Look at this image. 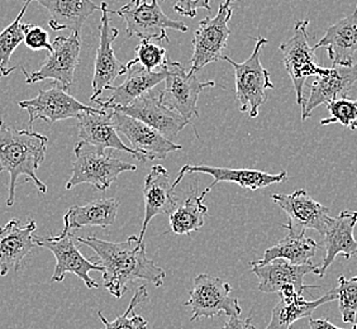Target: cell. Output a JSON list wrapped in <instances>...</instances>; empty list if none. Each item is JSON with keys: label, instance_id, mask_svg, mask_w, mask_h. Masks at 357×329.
Masks as SVG:
<instances>
[{"label": "cell", "instance_id": "cell-1", "mask_svg": "<svg viewBox=\"0 0 357 329\" xmlns=\"http://www.w3.org/2000/svg\"><path fill=\"white\" fill-rule=\"evenodd\" d=\"M76 240L96 252L105 268L104 288L114 298L121 299L136 280H146L158 288L164 285L165 271L146 256V246L136 236L124 242H108L94 236L76 237Z\"/></svg>", "mask_w": 357, "mask_h": 329}, {"label": "cell", "instance_id": "cell-2", "mask_svg": "<svg viewBox=\"0 0 357 329\" xmlns=\"http://www.w3.org/2000/svg\"><path fill=\"white\" fill-rule=\"evenodd\" d=\"M48 138L32 130H14L0 119V172L9 174L7 206L15 203V186L21 176L33 181L40 194L47 192V186L36 172L46 158Z\"/></svg>", "mask_w": 357, "mask_h": 329}, {"label": "cell", "instance_id": "cell-3", "mask_svg": "<svg viewBox=\"0 0 357 329\" xmlns=\"http://www.w3.org/2000/svg\"><path fill=\"white\" fill-rule=\"evenodd\" d=\"M74 153L75 160L73 162L71 178L66 183V190L80 184H89L99 192H105L121 174L137 170L136 164L100 152L93 144L84 141L76 144Z\"/></svg>", "mask_w": 357, "mask_h": 329}, {"label": "cell", "instance_id": "cell-4", "mask_svg": "<svg viewBox=\"0 0 357 329\" xmlns=\"http://www.w3.org/2000/svg\"><path fill=\"white\" fill-rule=\"evenodd\" d=\"M254 40L256 41L254 52L246 61L236 62L228 56H220V60L228 62L234 68L236 96L240 102V112H248L251 118L257 117L260 108L266 103V90L275 89L268 70L260 61L262 47L268 41L265 37H256Z\"/></svg>", "mask_w": 357, "mask_h": 329}, {"label": "cell", "instance_id": "cell-5", "mask_svg": "<svg viewBox=\"0 0 357 329\" xmlns=\"http://www.w3.org/2000/svg\"><path fill=\"white\" fill-rule=\"evenodd\" d=\"M166 71L165 88L158 94L160 102L192 123L199 117L198 98L206 88H214L215 82H199L197 74L186 72L180 62L167 60L161 66Z\"/></svg>", "mask_w": 357, "mask_h": 329}, {"label": "cell", "instance_id": "cell-6", "mask_svg": "<svg viewBox=\"0 0 357 329\" xmlns=\"http://www.w3.org/2000/svg\"><path fill=\"white\" fill-rule=\"evenodd\" d=\"M112 14H117L126 22L127 37L139 40L169 42V29L183 33L189 31L183 22L170 20L164 13L158 0H131L119 10H112Z\"/></svg>", "mask_w": 357, "mask_h": 329}, {"label": "cell", "instance_id": "cell-7", "mask_svg": "<svg viewBox=\"0 0 357 329\" xmlns=\"http://www.w3.org/2000/svg\"><path fill=\"white\" fill-rule=\"evenodd\" d=\"M234 1L225 0L214 17H206L199 22L192 38V68L189 72L197 74L206 65L220 60L231 35L228 23L234 14Z\"/></svg>", "mask_w": 357, "mask_h": 329}, {"label": "cell", "instance_id": "cell-8", "mask_svg": "<svg viewBox=\"0 0 357 329\" xmlns=\"http://www.w3.org/2000/svg\"><path fill=\"white\" fill-rule=\"evenodd\" d=\"M232 286L228 282L212 275L199 274L192 282L189 300L185 305L192 309L190 322L200 318L225 316H240L242 309L237 298L231 296Z\"/></svg>", "mask_w": 357, "mask_h": 329}, {"label": "cell", "instance_id": "cell-9", "mask_svg": "<svg viewBox=\"0 0 357 329\" xmlns=\"http://www.w3.org/2000/svg\"><path fill=\"white\" fill-rule=\"evenodd\" d=\"M310 20L298 21L294 27V35L288 41L280 45L284 56V66L287 69L293 86L296 90V103L302 107L304 103V85L310 77L322 75L326 68H321L317 62L316 49L310 47V36L307 28Z\"/></svg>", "mask_w": 357, "mask_h": 329}, {"label": "cell", "instance_id": "cell-10", "mask_svg": "<svg viewBox=\"0 0 357 329\" xmlns=\"http://www.w3.org/2000/svg\"><path fill=\"white\" fill-rule=\"evenodd\" d=\"M33 238L37 246L47 248L56 257V268L51 282H63L66 275L74 274L83 280L86 288H99V284H96V280L90 277V273L99 271L103 274L105 268L103 265H96L93 261L84 257L76 245L75 234L62 231L59 236H35Z\"/></svg>", "mask_w": 357, "mask_h": 329}, {"label": "cell", "instance_id": "cell-11", "mask_svg": "<svg viewBox=\"0 0 357 329\" xmlns=\"http://www.w3.org/2000/svg\"><path fill=\"white\" fill-rule=\"evenodd\" d=\"M80 33L71 32L69 37H56L52 43V51L48 52L40 70L28 72L24 66H21L22 72L26 76V82L36 84L45 80H54L63 89L69 90L74 84L75 71L80 62Z\"/></svg>", "mask_w": 357, "mask_h": 329}, {"label": "cell", "instance_id": "cell-12", "mask_svg": "<svg viewBox=\"0 0 357 329\" xmlns=\"http://www.w3.org/2000/svg\"><path fill=\"white\" fill-rule=\"evenodd\" d=\"M271 199L288 215L289 223L282 228L293 234H305L307 229H314L324 236L332 217L328 208L322 206L310 197L304 189L291 194H274Z\"/></svg>", "mask_w": 357, "mask_h": 329}, {"label": "cell", "instance_id": "cell-13", "mask_svg": "<svg viewBox=\"0 0 357 329\" xmlns=\"http://www.w3.org/2000/svg\"><path fill=\"white\" fill-rule=\"evenodd\" d=\"M18 105L22 109L26 110L29 116V130H32L37 119L54 124L70 118L77 119L83 113L98 110V108L80 103L74 96L70 95L68 90L63 89L61 85L56 82H54L51 89L41 90L36 98L20 102Z\"/></svg>", "mask_w": 357, "mask_h": 329}, {"label": "cell", "instance_id": "cell-14", "mask_svg": "<svg viewBox=\"0 0 357 329\" xmlns=\"http://www.w3.org/2000/svg\"><path fill=\"white\" fill-rule=\"evenodd\" d=\"M112 122L116 130L130 141L132 148L146 161L164 160L170 152L180 151L183 147L164 137L158 130L130 117L118 110L109 109Z\"/></svg>", "mask_w": 357, "mask_h": 329}, {"label": "cell", "instance_id": "cell-15", "mask_svg": "<svg viewBox=\"0 0 357 329\" xmlns=\"http://www.w3.org/2000/svg\"><path fill=\"white\" fill-rule=\"evenodd\" d=\"M102 18L99 24L100 37L99 46L96 49V65H94V76H93V95L90 96V102H96L103 94L105 90L112 86V82L127 72V68L123 63L118 61L113 49V42L116 41L119 31L117 28L110 26V14L108 4L103 1L100 4Z\"/></svg>", "mask_w": 357, "mask_h": 329}, {"label": "cell", "instance_id": "cell-16", "mask_svg": "<svg viewBox=\"0 0 357 329\" xmlns=\"http://www.w3.org/2000/svg\"><path fill=\"white\" fill-rule=\"evenodd\" d=\"M189 174H206L213 178V183L208 186L212 190L218 183H232L243 189L259 190L266 186L275 185L288 180V172L280 171L279 174L250 170V169H228V167H215L208 164H185L181 167L175 181H172V188L175 189L178 183Z\"/></svg>", "mask_w": 357, "mask_h": 329}, {"label": "cell", "instance_id": "cell-17", "mask_svg": "<svg viewBox=\"0 0 357 329\" xmlns=\"http://www.w3.org/2000/svg\"><path fill=\"white\" fill-rule=\"evenodd\" d=\"M357 82V63L352 66L326 68L322 75L316 76L310 85V96L302 104V121H307L312 112L322 104L347 98Z\"/></svg>", "mask_w": 357, "mask_h": 329}, {"label": "cell", "instance_id": "cell-18", "mask_svg": "<svg viewBox=\"0 0 357 329\" xmlns=\"http://www.w3.org/2000/svg\"><path fill=\"white\" fill-rule=\"evenodd\" d=\"M114 110L144 122L158 130L164 137L172 142H175L178 133L184 130L188 124H190L178 113L169 109L161 103L158 95L153 94L152 91L139 96L128 107L116 108Z\"/></svg>", "mask_w": 357, "mask_h": 329}, {"label": "cell", "instance_id": "cell-19", "mask_svg": "<svg viewBox=\"0 0 357 329\" xmlns=\"http://www.w3.org/2000/svg\"><path fill=\"white\" fill-rule=\"evenodd\" d=\"M318 268L312 261L303 265H294L287 260L276 259L266 265L252 266V273L259 279L257 289L262 293H279L288 285L294 286L299 293H304V290L319 289V286H310L304 284V277L308 274H318Z\"/></svg>", "mask_w": 357, "mask_h": 329}, {"label": "cell", "instance_id": "cell-20", "mask_svg": "<svg viewBox=\"0 0 357 329\" xmlns=\"http://www.w3.org/2000/svg\"><path fill=\"white\" fill-rule=\"evenodd\" d=\"M127 68V77L121 85L109 86L108 90L112 91V96L107 102L96 99L94 103L98 104L103 109H116L122 107H128L133 103L137 98L144 95L146 93L151 91L156 88L160 82H165L166 71H150L144 69V66L136 61L126 63Z\"/></svg>", "mask_w": 357, "mask_h": 329}, {"label": "cell", "instance_id": "cell-21", "mask_svg": "<svg viewBox=\"0 0 357 329\" xmlns=\"http://www.w3.org/2000/svg\"><path fill=\"white\" fill-rule=\"evenodd\" d=\"M35 220H28L22 226L18 220H12L0 226V276H7L9 271L18 273L23 260L37 245Z\"/></svg>", "mask_w": 357, "mask_h": 329}, {"label": "cell", "instance_id": "cell-22", "mask_svg": "<svg viewBox=\"0 0 357 329\" xmlns=\"http://www.w3.org/2000/svg\"><path fill=\"white\" fill-rule=\"evenodd\" d=\"M77 121L79 137L84 142L93 144L100 152L107 150L123 151L138 161L144 162V158L132 147L126 146L118 136L117 130L110 118V110L100 108L96 112H86L80 114Z\"/></svg>", "mask_w": 357, "mask_h": 329}, {"label": "cell", "instance_id": "cell-23", "mask_svg": "<svg viewBox=\"0 0 357 329\" xmlns=\"http://www.w3.org/2000/svg\"><path fill=\"white\" fill-rule=\"evenodd\" d=\"M144 218L138 240L144 242V234L149 223L155 217L165 213H172L178 206L175 189L172 181L162 164L152 166L144 184Z\"/></svg>", "mask_w": 357, "mask_h": 329}, {"label": "cell", "instance_id": "cell-24", "mask_svg": "<svg viewBox=\"0 0 357 329\" xmlns=\"http://www.w3.org/2000/svg\"><path fill=\"white\" fill-rule=\"evenodd\" d=\"M278 294L280 296V302L273 309L271 321L265 329L293 328L296 321L312 316L318 307L338 299L336 288L313 302L305 300L303 293L296 291V288L290 285L284 286Z\"/></svg>", "mask_w": 357, "mask_h": 329}, {"label": "cell", "instance_id": "cell-25", "mask_svg": "<svg viewBox=\"0 0 357 329\" xmlns=\"http://www.w3.org/2000/svg\"><path fill=\"white\" fill-rule=\"evenodd\" d=\"M357 224V212L344 211L332 218L327 232L324 234V248L326 254L321 268H318V276L323 277L337 256L350 259L357 256V240L354 237V229Z\"/></svg>", "mask_w": 357, "mask_h": 329}, {"label": "cell", "instance_id": "cell-26", "mask_svg": "<svg viewBox=\"0 0 357 329\" xmlns=\"http://www.w3.org/2000/svg\"><path fill=\"white\" fill-rule=\"evenodd\" d=\"M327 48L333 66H352L357 54V7L354 13L327 28L314 49Z\"/></svg>", "mask_w": 357, "mask_h": 329}, {"label": "cell", "instance_id": "cell-27", "mask_svg": "<svg viewBox=\"0 0 357 329\" xmlns=\"http://www.w3.org/2000/svg\"><path fill=\"white\" fill-rule=\"evenodd\" d=\"M47 9L48 26L52 31L69 29L80 33L84 23L96 10H100L91 0H32Z\"/></svg>", "mask_w": 357, "mask_h": 329}, {"label": "cell", "instance_id": "cell-28", "mask_svg": "<svg viewBox=\"0 0 357 329\" xmlns=\"http://www.w3.org/2000/svg\"><path fill=\"white\" fill-rule=\"evenodd\" d=\"M119 200L116 198H104L93 200L86 206H74L63 215V229H79L83 227H107L114 224L117 217Z\"/></svg>", "mask_w": 357, "mask_h": 329}, {"label": "cell", "instance_id": "cell-29", "mask_svg": "<svg viewBox=\"0 0 357 329\" xmlns=\"http://www.w3.org/2000/svg\"><path fill=\"white\" fill-rule=\"evenodd\" d=\"M318 248L319 245L316 240L305 237V234L289 232L284 240L265 251L261 260L251 261L250 266L266 265L276 259L287 260L294 265L308 263L316 256Z\"/></svg>", "mask_w": 357, "mask_h": 329}, {"label": "cell", "instance_id": "cell-30", "mask_svg": "<svg viewBox=\"0 0 357 329\" xmlns=\"http://www.w3.org/2000/svg\"><path fill=\"white\" fill-rule=\"evenodd\" d=\"M211 192L206 188L202 194L194 192L186 198L183 206H176L170 213V228L172 234H189L199 231L206 224V217L208 208L203 204L206 194Z\"/></svg>", "mask_w": 357, "mask_h": 329}, {"label": "cell", "instance_id": "cell-31", "mask_svg": "<svg viewBox=\"0 0 357 329\" xmlns=\"http://www.w3.org/2000/svg\"><path fill=\"white\" fill-rule=\"evenodd\" d=\"M31 3L32 0H26L18 17L8 27L0 31V77L8 76L15 70V68L10 66V60L15 48L24 41L26 32L32 27V24L22 23V18L24 17Z\"/></svg>", "mask_w": 357, "mask_h": 329}, {"label": "cell", "instance_id": "cell-32", "mask_svg": "<svg viewBox=\"0 0 357 329\" xmlns=\"http://www.w3.org/2000/svg\"><path fill=\"white\" fill-rule=\"evenodd\" d=\"M149 299V293L146 286H139L136 289L131 303L128 304V308L124 312L122 316H117L113 322H109L103 313L99 310L98 316L102 319L104 324L103 329H147L149 323L144 316H138L135 313V308L138 304H142Z\"/></svg>", "mask_w": 357, "mask_h": 329}, {"label": "cell", "instance_id": "cell-33", "mask_svg": "<svg viewBox=\"0 0 357 329\" xmlns=\"http://www.w3.org/2000/svg\"><path fill=\"white\" fill-rule=\"evenodd\" d=\"M336 289L338 294V309L342 322L355 324L357 316V276L351 279L340 276Z\"/></svg>", "mask_w": 357, "mask_h": 329}, {"label": "cell", "instance_id": "cell-34", "mask_svg": "<svg viewBox=\"0 0 357 329\" xmlns=\"http://www.w3.org/2000/svg\"><path fill=\"white\" fill-rule=\"evenodd\" d=\"M327 109L331 113V117L322 119V125L340 123L351 130H356L357 99L351 100L349 98H338L327 103Z\"/></svg>", "mask_w": 357, "mask_h": 329}, {"label": "cell", "instance_id": "cell-35", "mask_svg": "<svg viewBox=\"0 0 357 329\" xmlns=\"http://www.w3.org/2000/svg\"><path fill=\"white\" fill-rule=\"evenodd\" d=\"M135 60L139 62L144 69L153 71L161 68L166 61V49L150 40H141L136 47Z\"/></svg>", "mask_w": 357, "mask_h": 329}, {"label": "cell", "instance_id": "cell-36", "mask_svg": "<svg viewBox=\"0 0 357 329\" xmlns=\"http://www.w3.org/2000/svg\"><path fill=\"white\" fill-rule=\"evenodd\" d=\"M24 45L32 51L47 49L52 51V43L50 42V36L43 28L33 26L28 29L24 36Z\"/></svg>", "mask_w": 357, "mask_h": 329}, {"label": "cell", "instance_id": "cell-37", "mask_svg": "<svg viewBox=\"0 0 357 329\" xmlns=\"http://www.w3.org/2000/svg\"><path fill=\"white\" fill-rule=\"evenodd\" d=\"M160 1H165V0H160ZM199 9H204L211 13L212 10L211 1L209 0H175V4H174V10L188 18H195L197 10Z\"/></svg>", "mask_w": 357, "mask_h": 329}, {"label": "cell", "instance_id": "cell-38", "mask_svg": "<svg viewBox=\"0 0 357 329\" xmlns=\"http://www.w3.org/2000/svg\"><path fill=\"white\" fill-rule=\"evenodd\" d=\"M252 322L251 318L241 319L240 316H232L229 322L225 323L223 329H248V324Z\"/></svg>", "mask_w": 357, "mask_h": 329}, {"label": "cell", "instance_id": "cell-39", "mask_svg": "<svg viewBox=\"0 0 357 329\" xmlns=\"http://www.w3.org/2000/svg\"><path fill=\"white\" fill-rule=\"evenodd\" d=\"M308 324H310V329H344L337 327L333 323H331L328 319H313V318H310Z\"/></svg>", "mask_w": 357, "mask_h": 329}, {"label": "cell", "instance_id": "cell-40", "mask_svg": "<svg viewBox=\"0 0 357 329\" xmlns=\"http://www.w3.org/2000/svg\"><path fill=\"white\" fill-rule=\"evenodd\" d=\"M248 329H257V328H256V327H255V326H252V324H251V323H250V324H248ZM290 329H293V328H290Z\"/></svg>", "mask_w": 357, "mask_h": 329}, {"label": "cell", "instance_id": "cell-41", "mask_svg": "<svg viewBox=\"0 0 357 329\" xmlns=\"http://www.w3.org/2000/svg\"><path fill=\"white\" fill-rule=\"evenodd\" d=\"M351 329H357V323H355V324H352V328Z\"/></svg>", "mask_w": 357, "mask_h": 329}, {"label": "cell", "instance_id": "cell-42", "mask_svg": "<svg viewBox=\"0 0 357 329\" xmlns=\"http://www.w3.org/2000/svg\"><path fill=\"white\" fill-rule=\"evenodd\" d=\"M356 130H357V124H356Z\"/></svg>", "mask_w": 357, "mask_h": 329}]
</instances>
